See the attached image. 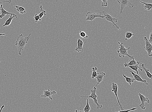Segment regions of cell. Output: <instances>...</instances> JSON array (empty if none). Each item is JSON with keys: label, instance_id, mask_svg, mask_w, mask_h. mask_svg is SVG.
Listing matches in <instances>:
<instances>
[{"label": "cell", "instance_id": "obj_1", "mask_svg": "<svg viewBox=\"0 0 152 112\" xmlns=\"http://www.w3.org/2000/svg\"><path fill=\"white\" fill-rule=\"evenodd\" d=\"M31 34H30L28 37H26L23 34H21L17 37L15 45L18 48V54L19 55H21V52L24 50L26 45L29 41Z\"/></svg>", "mask_w": 152, "mask_h": 112}, {"label": "cell", "instance_id": "obj_2", "mask_svg": "<svg viewBox=\"0 0 152 112\" xmlns=\"http://www.w3.org/2000/svg\"><path fill=\"white\" fill-rule=\"evenodd\" d=\"M118 44L119 45V46L118 47L119 49L117 50V51L120 57L124 58L125 56H127L131 59H133L134 58L133 56H131L127 53V50H129L130 49V47H128L127 48H126L123 43H121L118 42Z\"/></svg>", "mask_w": 152, "mask_h": 112}, {"label": "cell", "instance_id": "obj_3", "mask_svg": "<svg viewBox=\"0 0 152 112\" xmlns=\"http://www.w3.org/2000/svg\"><path fill=\"white\" fill-rule=\"evenodd\" d=\"M91 94L89 96H80L81 98L84 97H89V98L93 99L94 101V103L96 104L97 105V109H101L103 107L102 105H100L98 103L97 100V96L96 94V92H97L96 90V87H94L93 89L90 90Z\"/></svg>", "mask_w": 152, "mask_h": 112}, {"label": "cell", "instance_id": "obj_4", "mask_svg": "<svg viewBox=\"0 0 152 112\" xmlns=\"http://www.w3.org/2000/svg\"><path fill=\"white\" fill-rule=\"evenodd\" d=\"M117 2L120 5V14H122L123 9L126 6H128L129 8H133L134 5L129 2V0H117Z\"/></svg>", "mask_w": 152, "mask_h": 112}, {"label": "cell", "instance_id": "obj_5", "mask_svg": "<svg viewBox=\"0 0 152 112\" xmlns=\"http://www.w3.org/2000/svg\"><path fill=\"white\" fill-rule=\"evenodd\" d=\"M102 12H100L99 13H94L93 12H87L86 14V18L85 20L86 21H92L96 18H105V16L101 15Z\"/></svg>", "mask_w": 152, "mask_h": 112}, {"label": "cell", "instance_id": "obj_6", "mask_svg": "<svg viewBox=\"0 0 152 112\" xmlns=\"http://www.w3.org/2000/svg\"><path fill=\"white\" fill-rule=\"evenodd\" d=\"M112 91L114 93L115 96L117 98V104H116V106H118L121 108V110H124V107L123 106L122 104H121V102L120 101V99H119L118 96H117V90L118 89V86L116 83L113 82L112 84Z\"/></svg>", "mask_w": 152, "mask_h": 112}, {"label": "cell", "instance_id": "obj_7", "mask_svg": "<svg viewBox=\"0 0 152 112\" xmlns=\"http://www.w3.org/2000/svg\"><path fill=\"white\" fill-rule=\"evenodd\" d=\"M102 13H103L104 16H105V20L107 21L111 22L113 24L114 26H116V28L118 29V30H120V28L119 26L116 25V23H117V19L116 18H114L108 13H106V12L105 11H103Z\"/></svg>", "mask_w": 152, "mask_h": 112}, {"label": "cell", "instance_id": "obj_8", "mask_svg": "<svg viewBox=\"0 0 152 112\" xmlns=\"http://www.w3.org/2000/svg\"><path fill=\"white\" fill-rule=\"evenodd\" d=\"M138 95L139 96L141 101V103L139 105V106L142 109L145 110L146 107V106L145 103H150V100L147 97H145L143 94H140L139 92L138 91Z\"/></svg>", "mask_w": 152, "mask_h": 112}, {"label": "cell", "instance_id": "obj_9", "mask_svg": "<svg viewBox=\"0 0 152 112\" xmlns=\"http://www.w3.org/2000/svg\"><path fill=\"white\" fill-rule=\"evenodd\" d=\"M144 40L145 41V46L144 47V48L148 53L149 56L150 57L152 51V44L149 43L147 37H144Z\"/></svg>", "mask_w": 152, "mask_h": 112}, {"label": "cell", "instance_id": "obj_10", "mask_svg": "<svg viewBox=\"0 0 152 112\" xmlns=\"http://www.w3.org/2000/svg\"><path fill=\"white\" fill-rule=\"evenodd\" d=\"M57 93L56 91H51L49 89H48L47 90H45L44 91L43 94L42 95L40 96V97H43L45 98H49L51 100H53L51 95H52L56 94Z\"/></svg>", "mask_w": 152, "mask_h": 112}, {"label": "cell", "instance_id": "obj_11", "mask_svg": "<svg viewBox=\"0 0 152 112\" xmlns=\"http://www.w3.org/2000/svg\"><path fill=\"white\" fill-rule=\"evenodd\" d=\"M129 72L132 73V75L133 76L135 80H136L138 82H143V83H145L146 85H149V83H147L146 80L143 79L139 75L137 74L134 73L132 70H130Z\"/></svg>", "mask_w": 152, "mask_h": 112}, {"label": "cell", "instance_id": "obj_12", "mask_svg": "<svg viewBox=\"0 0 152 112\" xmlns=\"http://www.w3.org/2000/svg\"><path fill=\"white\" fill-rule=\"evenodd\" d=\"M3 5L1 4V6H0V10L1 11V14L0 15V18H2L5 17L6 15H8L10 14L11 15H13L15 16L16 18H18V16L14 14V13H10L9 12H7L4 9L3 7Z\"/></svg>", "mask_w": 152, "mask_h": 112}, {"label": "cell", "instance_id": "obj_13", "mask_svg": "<svg viewBox=\"0 0 152 112\" xmlns=\"http://www.w3.org/2000/svg\"><path fill=\"white\" fill-rule=\"evenodd\" d=\"M105 75H106V74L104 72H100L99 73H97V75L96 77H95L97 80V83L96 85L95 86V87H96L99 83L102 82L103 80L104 79V77H105Z\"/></svg>", "mask_w": 152, "mask_h": 112}, {"label": "cell", "instance_id": "obj_14", "mask_svg": "<svg viewBox=\"0 0 152 112\" xmlns=\"http://www.w3.org/2000/svg\"><path fill=\"white\" fill-rule=\"evenodd\" d=\"M84 42L81 39L79 38L78 40V46L76 47L75 51L78 53L80 52H83L84 50L83 49V45Z\"/></svg>", "mask_w": 152, "mask_h": 112}, {"label": "cell", "instance_id": "obj_15", "mask_svg": "<svg viewBox=\"0 0 152 112\" xmlns=\"http://www.w3.org/2000/svg\"><path fill=\"white\" fill-rule=\"evenodd\" d=\"M131 59L128 63H126V62H125L124 64V66L125 67H127V66H132V65H136V66H139L140 64H142L141 63L138 61L137 62L135 60L134 57L133 59Z\"/></svg>", "mask_w": 152, "mask_h": 112}, {"label": "cell", "instance_id": "obj_16", "mask_svg": "<svg viewBox=\"0 0 152 112\" xmlns=\"http://www.w3.org/2000/svg\"><path fill=\"white\" fill-rule=\"evenodd\" d=\"M12 15H11L10 16L9 18H8V20L6 22L5 24L3 25V26H2V27H4L6 26H9L10 25V24L13 18H14L15 17H16L15 16L13 15V16H12Z\"/></svg>", "mask_w": 152, "mask_h": 112}, {"label": "cell", "instance_id": "obj_17", "mask_svg": "<svg viewBox=\"0 0 152 112\" xmlns=\"http://www.w3.org/2000/svg\"><path fill=\"white\" fill-rule=\"evenodd\" d=\"M15 8H16V10L19 12L20 14H23L26 13L27 11L26 10L25 8L21 6L16 5Z\"/></svg>", "mask_w": 152, "mask_h": 112}, {"label": "cell", "instance_id": "obj_18", "mask_svg": "<svg viewBox=\"0 0 152 112\" xmlns=\"http://www.w3.org/2000/svg\"><path fill=\"white\" fill-rule=\"evenodd\" d=\"M146 66L145 64L142 63V66L143 68L144 69V71H145V72L146 73V75L147 76V77H149V78L150 79H152V74L151 73H150V72H149V69H147L145 67Z\"/></svg>", "mask_w": 152, "mask_h": 112}, {"label": "cell", "instance_id": "obj_19", "mask_svg": "<svg viewBox=\"0 0 152 112\" xmlns=\"http://www.w3.org/2000/svg\"><path fill=\"white\" fill-rule=\"evenodd\" d=\"M127 67H129L131 69L134 70L136 72L137 74L139 75L138 74V70L139 69L142 72L143 71V70L141 68L139 67V66H136V65H132V66H127Z\"/></svg>", "mask_w": 152, "mask_h": 112}, {"label": "cell", "instance_id": "obj_20", "mask_svg": "<svg viewBox=\"0 0 152 112\" xmlns=\"http://www.w3.org/2000/svg\"><path fill=\"white\" fill-rule=\"evenodd\" d=\"M140 2L144 4L145 5L143 6V7L145 9L149 11L152 9V4L146 3L145 2H142V1H140Z\"/></svg>", "mask_w": 152, "mask_h": 112}, {"label": "cell", "instance_id": "obj_21", "mask_svg": "<svg viewBox=\"0 0 152 112\" xmlns=\"http://www.w3.org/2000/svg\"><path fill=\"white\" fill-rule=\"evenodd\" d=\"M123 77L125 79L126 82L129 84L130 85H132V83L134 82L135 80L134 78L127 77V76L125 75L124 74H123Z\"/></svg>", "mask_w": 152, "mask_h": 112}, {"label": "cell", "instance_id": "obj_22", "mask_svg": "<svg viewBox=\"0 0 152 112\" xmlns=\"http://www.w3.org/2000/svg\"><path fill=\"white\" fill-rule=\"evenodd\" d=\"M40 13L39 14V15L40 17V21H41V18L43 17L44 16L46 15V11L43 9L42 6L41 5L40 6Z\"/></svg>", "mask_w": 152, "mask_h": 112}, {"label": "cell", "instance_id": "obj_23", "mask_svg": "<svg viewBox=\"0 0 152 112\" xmlns=\"http://www.w3.org/2000/svg\"><path fill=\"white\" fill-rule=\"evenodd\" d=\"M91 109L89 103V99H87L86 104L85 107L83 109V111L84 112H89Z\"/></svg>", "mask_w": 152, "mask_h": 112}, {"label": "cell", "instance_id": "obj_24", "mask_svg": "<svg viewBox=\"0 0 152 112\" xmlns=\"http://www.w3.org/2000/svg\"><path fill=\"white\" fill-rule=\"evenodd\" d=\"M97 70V68L96 67L92 68V70L93 72L91 76V78L93 79L95 78L97 75V73L96 72V71Z\"/></svg>", "mask_w": 152, "mask_h": 112}, {"label": "cell", "instance_id": "obj_25", "mask_svg": "<svg viewBox=\"0 0 152 112\" xmlns=\"http://www.w3.org/2000/svg\"><path fill=\"white\" fill-rule=\"evenodd\" d=\"M134 35V34H133L132 32H127L126 33L125 40H127L131 38Z\"/></svg>", "mask_w": 152, "mask_h": 112}, {"label": "cell", "instance_id": "obj_26", "mask_svg": "<svg viewBox=\"0 0 152 112\" xmlns=\"http://www.w3.org/2000/svg\"><path fill=\"white\" fill-rule=\"evenodd\" d=\"M80 35L81 37L84 39L87 38L89 36L87 35L86 33L84 31H80L79 32Z\"/></svg>", "mask_w": 152, "mask_h": 112}, {"label": "cell", "instance_id": "obj_27", "mask_svg": "<svg viewBox=\"0 0 152 112\" xmlns=\"http://www.w3.org/2000/svg\"><path fill=\"white\" fill-rule=\"evenodd\" d=\"M102 1V2L101 4V7H107L108 6L107 5V1L108 0H101Z\"/></svg>", "mask_w": 152, "mask_h": 112}, {"label": "cell", "instance_id": "obj_28", "mask_svg": "<svg viewBox=\"0 0 152 112\" xmlns=\"http://www.w3.org/2000/svg\"><path fill=\"white\" fill-rule=\"evenodd\" d=\"M137 109V108H132V109H128V110H121V109H120L119 111H117L116 112H129V111H131L136 110V109Z\"/></svg>", "mask_w": 152, "mask_h": 112}, {"label": "cell", "instance_id": "obj_29", "mask_svg": "<svg viewBox=\"0 0 152 112\" xmlns=\"http://www.w3.org/2000/svg\"><path fill=\"white\" fill-rule=\"evenodd\" d=\"M34 18L35 19V22L36 23H37L39 21H40V17L39 15L37 14H35V16L34 17Z\"/></svg>", "mask_w": 152, "mask_h": 112}, {"label": "cell", "instance_id": "obj_30", "mask_svg": "<svg viewBox=\"0 0 152 112\" xmlns=\"http://www.w3.org/2000/svg\"><path fill=\"white\" fill-rule=\"evenodd\" d=\"M149 43L152 44V32L150 33L149 34Z\"/></svg>", "mask_w": 152, "mask_h": 112}, {"label": "cell", "instance_id": "obj_31", "mask_svg": "<svg viewBox=\"0 0 152 112\" xmlns=\"http://www.w3.org/2000/svg\"><path fill=\"white\" fill-rule=\"evenodd\" d=\"M6 2H8V3H10L11 1V0H9V1H5V2H0V4L1 3H6Z\"/></svg>", "mask_w": 152, "mask_h": 112}, {"label": "cell", "instance_id": "obj_32", "mask_svg": "<svg viewBox=\"0 0 152 112\" xmlns=\"http://www.w3.org/2000/svg\"><path fill=\"white\" fill-rule=\"evenodd\" d=\"M5 107V105H2V107L1 108V109H0V112H2V109H3V108H4Z\"/></svg>", "mask_w": 152, "mask_h": 112}, {"label": "cell", "instance_id": "obj_33", "mask_svg": "<svg viewBox=\"0 0 152 112\" xmlns=\"http://www.w3.org/2000/svg\"><path fill=\"white\" fill-rule=\"evenodd\" d=\"M75 112H84L81 109H80L79 110H75Z\"/></svg>", "mask_w": 152, "mask_h": 112}, {"label": "cell", "instance_id": "obj_34", "mask_svg": "<svg viewBox=\"0 0 152 112\" xmlns=\"http://www.w3.org/2000/svg\"><path fill=\"white\" fill-rule=\"evenodd\" d=\"M5 34H0V36H5Z\"/></svg>", "mask_w": 152, "mask_h": 112}, {"label": "cell", "instance_id": "obj_35", "mask_svg": "<svg viewBox=\"0 0 152 112\" xmlns=\"http://www.w3.org/2000/svg\"><path fill=\"white\" fill-rule=\"evenodd\" d=\"M152 56V54H151V55H150V57H151V56Z\"/></svg>", "mask_w": 152, "mask_h": 112}, {"label": "cell", "instance_id": "obj_36", "mask_svg": "<svg viewBox=\"0 0 152 112\" xmlns=\"http://www.w3.org/2000/svg\"><path fill=\"white\" fill-rule=\"evenodd\" d=\"M0 62H1V61H0Z\"/></svg>", "mask_w": 152, "mask_h": 112}]
</instances>
